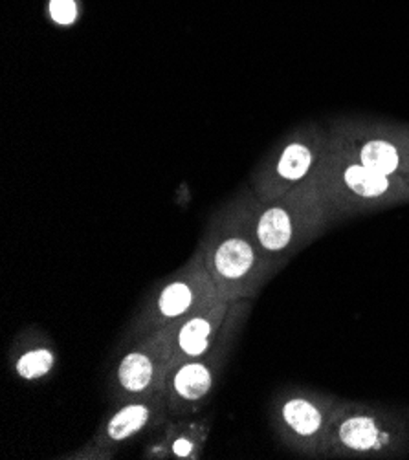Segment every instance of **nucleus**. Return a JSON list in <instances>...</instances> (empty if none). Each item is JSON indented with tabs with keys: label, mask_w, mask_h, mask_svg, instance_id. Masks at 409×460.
Wrapping results in <instances>:
<instances>
[{
	"label": "nucleus",
	"mask_w": 409,
	"mask_h": 460,
	"mask_svg": "<svg viewBox=\"0 0 409 460\" xmlns=\"http://www.w3.org/2000/svg\"><path fill=\"white\" fill-rule=\"evenodd\" d=\"M236 204L252 239L278 271L331 227L312 176L274 200L246 193Z\"/></svg>",
	"instance_id": "f257e3e1"
},
{
	"label": "nucleus",
	"mask_w": 409,
	"mask_h": 460,
	"mask_svg": "<svg viewBox=\"0 0 409 460\" xmlns=\"http://www.w3.org/2000/svg\"><path fill=\"white\" fill-rule=\"evenodd\" d=\"M199 250L218 294L230 303L253 301L278 273L252 239L236 202L211 218Z\"/></svg>",
	"instance_id": "f03ea898"
},
{
	"label": "nucleus",
	"mask_w": 409,
	"mask_h": 460,
	"mask_svg": "<svg viewBox=\"0 0 409 460\" xmlns=\"http://www.w3.org/2000/svg\"><path fill=\"white\" fill-rule=\"evenodd\" d=\"M409 455V409L342 398L320 458L393 460Z\"/></svg>",
	"instance_id": "7ed1b4c3"
},
{
	"label": "nucleus",
	"mask_w": 409,
	"mask_h": 460,
	"mask_svg": "<svg viewBox=\"0 0 409 460\" xmlns=\"http://www.w3.org/2000/svg\"><path fill=\"white\" fill-rule=\"evenodd\" d=\"M312 178L331 226L409 202V183L349 158L331 144Z\"/></svg>",
	"instance_id": "20e7f679"
},
{
	"label": "nucleus",
	"mask_w": 409,
	"mask_h": 460,
	"mask_svg": "<svg viewBox=\"0 0 409 460\" xmlns=\"http://www.w3.org/2000/svg\"><path fill=\"white\" fill-rule=\"evenodd\" d=\"M252 310V299L234 301L226 314L215 345L202 356L182 361L165 376L164 393L173 419L197 415L211 400L218 380L230 361Z\"/></svg>",
	"instance_id": "39448f33"
},
{
	"label": "nucleus",
	"mask_w": 409,
	"mask_h": 460,
	"mask_svg": "<svg viewBox=\"0 0 409 460\" xmlns=\"http://www.w3.org/2000/svg\"><path fill=\"white\" fill-rule=\"evenodd\" d=\"M222 297L204 264L202 253L197 252L190 261L164 279L149 296L144 306L129 323L125 343H132L158 329L176 323L202 305Z\"/></svg>",
	"instance_id": "423d86ee"
},
{
	"label": "nucleus",
	"mask_w": 409,
	"mask_h": 460,
	"mask_svg": "<svg viewBox=\"0 0 409 460\" xmlns=\"http://www.w3.org/2000/svg\"><path fill=\"white\" fill-rule=\"evenodd\" d=\"M342 398L308 387H283L270 402V422L280 442L305 456L320 458Z\"/></svg>",
	"instance_id": "0eeeda50"
},
{
	"label": "nucleus",
	"mask_w": 409,
	"mask_h": 460,
	"mask_svg": "<svg viewBox=\"0 0 409 460\" xmlns=\"http://www.w3.org/2000/svg\"><path fill=\"white\" fill-rule=\"evenodd\" d=\"M169 419L171 415L164 389L151 394L129 398L125 402L114 403V409L102 420L93 437L81 447L61 458L111 460L127 444L158 428H164Z\"/></svg>",
	"instance_id": "6e6552de"
},
{
	"label": "nucleus",
	"mask_w": 409,
	"mask_h": 460,
	"mask_svg": "<svg viewBox=\"0 0 409 460\" xmlns=\"http://www.w3.org/2000/svg\"><path fill=\"white\" fill-rule=\"evenodd\" d=\"M329 144L349 158L409 183V127L377 121H343Z\"/></svg>",
	"instance_id": "1a4fd4ad"
},
{
	"label": "nucleus",
	"mask_w": 409,
	"mask_h": 460,
	"mask_svg": "<svg viewBox=\"0 0 409 460\" xmlns=\"http://www.w3.org/2000/svg\"><path fill=\"white\" fill-rule=\"evenodd\" d=\"M171 341L173 325L129 343L130 347L118 359L109 376L112 403L164 389L171 361Z\"/></svg>",
	"instance_id": "9d476101"
},
{
	"label": "nucleus",
	"mask_w": 409,
	"mask_h": 460,
	"mask_svg": "<svg viewBox=\"0 0 409 460\" xmlns=\"http://www.w3.org/2000/svg\"><path fill=\"white\" fill-rule=\"evenodd\" d=\"M329 146V134L316 125L303 127L262 165L255 178V197L274 200L307 181L320 165Z\"/></svg>",
	"instance_id": "9b49d317"
},
{
	"label": "nucleus",
	"mask_w": 409,
	"mask_h": 460,
	"mask_svg": "<svg viewBox=\"0 0 409 460\" xmlns=\"http://www.w3.org/2000/svg\"><path fill=\"white\" fill-rule=\"evenodd\" d=\"M230 305L228 299L218 297L173 323L169 371L182 361L206 354L215 345Z\"/></svg>",
	"instance_id": "f8f14e48"
},
{
	"label": "nucleus",
	"mask_w": 409,
	"mask_h": 460,
	"mask_svg": "<svg viewBox=\"0 0 409 460\" xmlns=\"http://www.w3.org/2000/svg\"><path fill=\"white\" fill-rule=\"evenodd\" d=\"M211 435V417H178L165 422L158 437L144 449L149 460H199L204 456Z\"/></svg>",
	"instance_id": "ddd939ff"
},
{
	"label": "nucleus",
	"mask_w": 409,
	"mask_h": 460,
	"mask_svg": "<svg viewBox=\"0 0 409 460\" xmlns=\"http://www.w3.org/2000/svg\"><path fill=\"white\" fill-rule=\"evenodd\" d=\"M31 331L26 332V340L17 338L15 347L12 349V359L15 373L28 382H35L47 376L56 365V349L44 338L40 332L35 331V338L30 336Z\"/></svg>",
	"instance_id": "4468645a"
},
{
	"label": "nucleus",
	"mask_w": 409,
	"mask_h": 460,
	"mask_svg": "<svg viewBox=\"0 0 409 460\" xmlns=\"http://www.w3.org/2000/svg\"><path fill=\"white\" fill-rule=\"evenodd\" d=\"M52 19L59 24H72L77 17V8L74 0H50Z\"/></svg>",
	"instance_id": "2eb2a0df"
}]
</instances>
